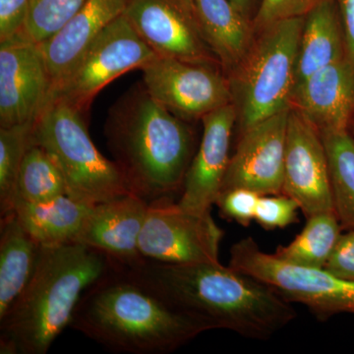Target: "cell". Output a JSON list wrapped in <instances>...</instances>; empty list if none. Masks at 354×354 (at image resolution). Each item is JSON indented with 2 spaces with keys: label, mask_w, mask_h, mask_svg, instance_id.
<instances>
[{
  "label": "cell",
  "mask_w": 354,
  "mask_h": 354,
  "mask_svg": "<svg viewBox=\"0 0 354 354\" xmlns=\"http://www.w3.org/2000/svg\"><path fill=\"white\" fill-rule=\"evenodd\" d=\"M125 268L207 330H230L265 341L297 316L290 302L269 286L221 262L169 264L144 259Z\"/></svg>",
  "instance_id": "1"
},
{
  "label": "cell",
  "mask_w": 354,
  "mask_h": 354,
  "mask_svg": "<svg viewBox=\"0 0 354 354\" xmlns=\"http://www.w3.org/2000/svg\"><path fill=\"white\" fill-rule=\"evenodd\" d=\"M70 328L115 353L167 354L206 329L122 265L84 292Z\"/></svg>",
  "instance_id": "2"
},
{
  "label": "cell",
  "mask_w": 354,
  "mask_h": 354,
  "mask_svg": "<svg viewBox=\"0 0 354 354\" xmlns=\"http://www.w3.org/2000/svg\"><path fill=\"white\" fill-rule=\"evenodd\" d=\"M104 135L132 194L151 203L181 193L192 162L194 134L149 94L143 83L109 109Z\"/></svg>",
  "instance_id": "3"
},
{
  "label": "cell",
  "mask_w": 354,
  "mask_h": 354,
  "mask_svg": "<svg viewBox=\"0 0 354 354\" xmlns=\"http://www.w3.org/2000/svg\"><path fill=\"white\" fill-rule=\"evenodd\" d=\"M113 266L108 256L79 242L41 246L31 279L0 318V353H48L69 327L84 292Z\"/></svg>",
  "instance_id": "4"
},
{
  "label": "cell",
  "mask_w": 354,
  "mask_h": 354,
  "mask_svg": "<svg viewBox=\"0 0 354 354\" xmlns=\"http://www.w3.org/2000/svg\"><path fill=\"white\" fill-rule=\"evenodd\" d=\"M304 17L261 28L227 77L239 131L291 108Z\"/></svg>",
  "instance_id": "5"
},
{
  "label": "cell",
  "mask_w": 354,
  "mask_h": 354,
  "mask_svg": "<svg viewBox=\"0 0 354 354\" xmlns=\"http://www.w3.org/2000/svg\"><path fill=\"white\" fill-rule=\"evenodd\" d=\"M32 136L59 167L72 199L95 206L131 193L118 165L95 148L85 114L66 102H46Z\"/></svg>",
  "instance_id": "6"
},
{
  "label": "cell",
  "mask_w": 354,
  "mask_h": 354,
  "mask_svg": "<svg viewBox=\"0 0 354 354\" xmlns=\"http://www.w3.org/2000/svg\"><path fill=\"white\" fill-rule=\"evenodd\" d=\"M228 266L269 286L286 301L305 305L318 320L354 314V281L337 278L325 268L286 263L263 252L251 236L232 246Z\"/></svg>",
  "instance_id": "7"
},
{
  "label": "cell",
  "mask_w": 354,
  "mask_h": 354,
  "mask_svg": "<svg viewBox=\"0 0 354 354\" xmlns=\"http://www.w3.org/2000/svg\"><path fill=\"white\" fill-rule=\"evenodd\" d=\"M157 57L122 14L88 46L68 73L51 86L46 101L62 100L86 114L108 84Z\"/></svg>",
  "instance_id": "8"
},
{
  "label": "cell",
  "mask_w": 354,
  "mask_h": 354,
  "mask_svg": "<svg viewBox=\"0 0 354 354\" xmlns=\"http://www.w3.org/2000/svg\"><path fill=\"white\" fill-rule=\"evenodd\" d=\"M223 235L211 212L188 211L165 197L149 203L138 247L142 257L156 262L218 263Z\"/></svg>",
  "instance_id": "9"
},
{
  "label": "cell",
  "mask_w": 354,
  "mask_h": 354,
  "mask_svg": "<svg viewBox=\"0 0 354 354\" xmlns=\"http://www.w3.org/2000/svg\"><path fill=\"white\" fill-rule=\"evenodd\" d=\"M141 70L149 94L184 121L232 104L230 81L214 65L158 55Z\"/></svg>",
  "instance_id": "10"
},
{
  "label": "cell",
  "mask_w": 354,
  "mask_h": 354,
  "mask_svg": "<svg viewBox=\"0 0 354 354\" xmlns=\"http://www.w3.org/2000/svg\"><path fill=\"white\" fill-rule=\"evenodd\" d=\"M123 14L158 55L194 64L218 62L203 36L193 0H128Z\"/></svg>",
  "instance_id": "11"
},
{
  "label": "cell",
  "mask_w": 354,
  "mask_h": 354,
  "mask_svg": "<svg viewBox=\"0 0 354 354\" xmlns=\"http://www.w3.org/2000/svg\"><path fill=\"white\" fill-rule=\"evenodd\" d=\"M283 193L299 204L307 218L335 212L329 162L321 133L292 106L286 128Z\"/></svg>",
  "instance_id": "12"
},
{
  "label": "cell",
  "mask_w": 354,
  "mask_h": 354,
  "mask_svg": "<svg viewBox=\"0 0 354 354\" xmlns=\"http://www.w3.org/2000/svg\"><path fill=\"white\" fill-rule=\"evenodd\" d=\"M290 109L266 118L241 132L221 192L245 188L260 195L283 193Z\"/></svg>",
  "instance_id": "13"
},
{
  "label": "cell",
  "mask_w": 354,
  "mask_h": 354,
  "mask_svg": "<svg viewBox=\"0 0 354 354\" xmlns=\"http://www.w3.org/2000/svg\"><path fill=\"white\" fill-rule=\"evenodd\" d=\"M50 86L38 44L22 34L0 41V127L34 122Z\"/></svg>",
  "instance_id": "14"
},
{
  "label": "cell",
  "mask_w": 354,
  "mask_h": 354,
  "mask_svg": "<svg viewBox=\"0 0 354 354\" xmlns=\"http://www.w3.org/2000/svg\"><path fill=\"white\" fill-rule=\"evenodd\" d=\"M234 104L203 116L199 147L184 178L179 206L196 213H208L220 194L230 164L232 130L236 123Z\"/></svg>",
  "instance_id": "15"
},
{
  "label": "cell",
  "mask_w": 354,
  "mask_h": 354,
  "mask_svg": "<svg viewBox=\"0 0 354 354\" xmlns=\"http://www.w3.org/2000/svg\"><path fill=\"white\" fill-rule=\"evenodd\" d=\"M148 208L146 200L132 193L95 205L75 242L97 249L116 264H139L145 259L138 244Z\"/></svg>",
  "instance_id": "16"
},
{
  "label": "cell",
  "mask_w": 354,
  "mask_h": 354,
  "mask_svg": "<svg viewBox=\"0 0 354 354\" xmlns=\"http://www.w3.org/2000/svg\"><path fill=\"white\" fill-rule=\"evenodd\" d=\"M291 106L319 132L349 131L354 116V65L344 57L297 84Z\"/></svg>",
  "instance_id": "17"
},
{
  "label": "cell",
  "mask_w": 354,
  "mask_h": 354,
  "mask_svg": "<svg viewBox=\"0 0 354 354\" xmlns=\"http://www.w3.org/2000/svg\"><path fill=\"white\" fill-rule=\"evenodd\" d=\"M127 2L128 0H87L59 31L44 43L38 44L50 73L51 86L66 75L88 46L124 13Z\"/></svg>",
  "instance_id": "18"
},
{
  "label": "cell",
  "mask_w": 354,
  "mask_h": 354,
  "mask_svg": "<svg viewBox=\"0 0 354 354\" xmlns=\"http://www.w3.org/2000/svg\"><path fill=\"white\" fill-rule=\"evenodd\" d=\"M198 22L218 64L228 71L241 62L254 39L253 21L228 0H193Z\"/></svg>",
  "instance_id": "19"
},
{
  "label": "cell",
  "mask_w": 354,
  "mask_h": 354,
  "mask_svg": "<svg viewBox=\"0 0 354 354\" xmlns=\"http://www.w3.org/2000/svg\"><path fill=\"white\" fill-rule=\"evenodd\" d=\"M346 55V35L339 0H329L304 17L298 53L297 85Z\"/></svg>",
  "instance_id": "20"
},
{
  "label": "cell",
  "mask_w": 354,
  "mask_h": 354,
  "mask_svg": "<svg viewBox=\"0 0 354 354\" xmlns=\"http://www.w3.org/2000/svg\"><path fill=\"white\" fill-rule=\"evenodd\" d=\"M68 195L39 203L16 202L13 212L41 246L75 242L93 209Z\"/></svg>",
  "instance_id": "21"
},
{
  "label": "cell",
  "mask_w": 354,
  "mask_h": 354,
  "mask_svg": "<svg viewBox=\"0 0 354 354\" xmlns=\"http://www.w3.org/2000/svg\"><path fill=\"white\" fill-rule=\"evenodd\" d=\"M41 246L26 232L14 212L0 225V318L31 279Z\"/></svg>",
  "instance_id": "22"
},
{
  "label": "cell",
  "mask_w": 354,
  "mask_h": 354,
  "mask_svg": "<svg viewBox=\"0 0 354 354\" xmlns=\"http://www.w3.org/2000/svg\"><path fill=\"white\" fill-rule=\"evenodd\" d=\"M342 230L335 212L310 216L302 232L288 245L279 246L274 255L290 264L324 268L332 255Z\"/></svg>",
  "instance_id": "23"
},
{
  "label": "cell",
  "mask_w": 354,
  "mask_h": 354,
  "mask_svg": "<svg viewBox=\"0 0 354 354\" xmlns=\"http://www.w3.org/2000/svg\"><path fill=\"white\" fill-rule=\"evenodd\" d=\"M321 136L329 162L335 215L342 230H354V139L349 131Z\"/></svg>",
  "instance_id": "24"
},
{
  "label": "cell",
  "mask_w": 354,
  "mask_h": 354,
  "mask_svg": "<svg viewBox=\"0 0 354 354\" xmlns=\"http://www.w3.org/2000/svg\"><path fill=\"white\" fill-rule=\"evenodd\" d=\"M64 195H67L66 183L59 167L44 148L32 142L21 165L15 204L48 201Z\"/></svg>",
  "instance_id": "25"
},
{
  "label": "cell",
  "mask_w": 354,
  "mask_h": 354,
  "mask_svg": "<svg viewBox=\"0 0 354 354\" xmlns=\"http://www.w3.org/2000/svg\"><path fill=\"white\" fill-rule=\"evenodd\" d=\"M34 122L0 127V211L13 212L18 176L26 153L34 142Z\"/></svg>",
  "instance_id": "26"
},
{
  "label": "cell",
  "mask_w": 354,
  "mask_h": 354,
  "mask_svg": "<svg viewBox=\"0 0 354 354\" xmlns=\"http://www.w3.org/2000/svg\"><path fill=\"white\" fill-rule=\"evenodd\" d=\"M87 0H30L29 13L21 34L36 44L53 37Z\"/></svg>",
  "instance_id": "27"
},
{
  "label": "cell",
  "mask_w": 354,
  "mask_h": 354,
  "mask_svg": "<svg viewBox=\"0 0 354 354\" xmlns=\"http://www.w3.org/2000/svg\"><path fill=\"white\" fill-rule=\"evenodd\" d=\"M299 204L288 195H261L256 208L255 220L267 230L283 228L298 221Z\"/></svg>",
  "instance_id": "28"
},
{
  "label": "cell",
  "mask_w": 354,
  "mask_h": 354,
  "mask_svg": "<svg viewBox=\"0 0 354 354\" xmlns=\"http://www.w3.org/2000/svg\"><path fill=\"white\" fill-rule=\"evenodd\" d=\"M261 195L245 188L221 191L215 205L223 218L234 221L242 227H249L255 220L256 208Z\"/></svg>",
  "instance_id": "29"
},
{
  "label": "cell",
  "mask_w": 354,
  "mask_h": 354,
  "mask_svg": "<svg viewBox=\"0 0 354 354\" xmlns=\"http://www.w3.org/2000/svg\"><path fill=\"white\" fill-rule=\"evenodd\" d=\"M329 0H262L253 24L256 31L272 22L305 17L317 6Z\"/></svg>",
  "instance_id": "30"
},
{
  "label": "cell",
  "mask_w": 354,
  "mask_h": 354,
  "mask_svg": "<svg viewBox=\"0 0 354 354\" xmlns=\"http://www.w3.org/2000/svg\"><path fill=\"white\" fill-rule=\"evenodd\" d=\"M324 268L337 278L354 281V230L342 234Z\"/></svg>",
  "instance_id": "31"
},
{
  "label": "cell",
  "mask_w": 354,
  "mask_h": 354,
  "mask_svg": "<svg viewBox=\"0 0 354 354\" xmlns=\"http://www.w3.org/2000/svg\"><path fill=\"white\" fill-rule=\"evenodd\" d=\"M29 8L30 0H0V41L23 32Z\"/></svg>",
  "instance_id": "32"
},
{
  "label": "cell",
  "mask_w": 354,
  "mask_h": 354,
  "mask_svg": "<svg viewBox=\"0 0 354 354\" xmlns=\"http://www.w3.org/2000/svg\"><path fill=\"white\" fill-rule=\"evenodd\" d=\"M344 35H346V57L354 65V0H339Z\"/></svg>",
  "instance_id": "33"
},
{
  "label": "cell",
  "mask_w": 354,
  "mask_h": 354,
  "mask_svg": "<svg viewBox=\"0 0 354 354\" xmlns=\"http://www.w3.org/2000/svg\"><path fill=\"white\" fill-rule=\"evenodd\" d=\"M228 1H230L242 15L253 21L262 0H228Z\"/></svg>",
  "instance_id": "34"
}]
</instances>
